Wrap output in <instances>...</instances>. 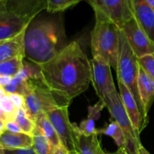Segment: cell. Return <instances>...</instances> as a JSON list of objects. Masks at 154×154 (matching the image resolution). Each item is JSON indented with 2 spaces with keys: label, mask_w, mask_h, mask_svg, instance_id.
Listing matches in <instances>:
<instances>
[{
  "label": "cell",
  "mask_w": 154,
  "mask_h": 154,
  "mask_svg": "<svg viewBox=\"0 0 154 154\" xmlns=\"http://www.w3.org/2000/svg\"><path fill=\"white\" fill-rule=\"evenodd\" d=\"M141 69L154 81V54H148L138 58Z\"/></svg>",
  "instance_id": "obj_26"
},
{
  "label": "cell",
  "mask_w": 154,
  "mask_h": 154,
  "mask_svg": "<svg viewBox=\"0 0 154 154\" xmlns=\"http://www.w3.org/2000/svg\"><path fill=\"white\" fill-rule=\"evenodd\" d=\"M96 23L90 33L93 59L108 63L116 71L120 48V28L99 14H95Z\"/></svg>",
  "instance_id": "obj_3"
},
{
  "label": "cell",
  "mask_w": 154,
  "mask_h": 154,
  "mask_svg": "<svg viewBox=\"0 0 154 154\" xmlns=\"http://www.w3.org/2000/svg\"><path fill=\"white\" fill-rule=\"evenodd\" d=\"M26 28L17 35L0 42V63L17 56H24V35Z\"/></svg>",
  "instance_id": "obj_15"
},
{
  "label": "cell",
  "mask_w": 154,
  "mask_h": 154,
  "mask_svg": "<svg viewBox=\"0 0 154 154\" xmlns=\"http://www.w3.org/2000/svg\"><path fill=\"white\" fill-rule=\"evenodd\" d=\"M10 13L20 18L27 23L34 20L35 17L45 10V0H2Z\"/></svg>",
  "instance_id": "obj_11"
},
{
  "label": "cell",
  "mask_w": 154,
  "mask_h": 154,
  "mask_svg": "<svg viewBox=\"0 0 154 154\" xmlns=\"http://www.w3.org/2000/svg\"><path fill=\"white\" fill-rule=\"evenodd\" d=\"M138 89L144 119L148 123V113L154 102V81L139 66Z\"/></svg>",
  "instance_id": "obj_14"
},
{
  "label": "cell",
  "mask_w": 154,
  "mask_h": 154,
  "mask_svg": "<svg viewBox=\"0 0 154 154\" xmlns=\"http://www.w3.org/2000/svg\"><path fill=\"white\" fill-rule=\"evenodd\" d=\"M6 94H7V93L5 91L4 88H3L2 87H0V97H2V96H5V95Z\"/></svg>",
  "instance_id": "obj_37"
},
{
  "label": "cell",
  "mask_w": 154,
  "mask_h": 154,
  "mask_svg": "<svg viewBox=\"0 0 154 154\" xmlns=\"http://www.w3.org/2000/svg\"><path fill=\"white\" fill-rule=\"evenodd\" d=\"M134 17L154 44V11L145 0H131Z\"/></svg>",
  "instance_id": "obj_13"
},
{
  "label": "cell",
  "mask_w": 154,
  "mask_h": 154,
  "mask_svg": "<svg viewBox=\"0 0 154 154\" xmlns=\"http://www.w3.org/2000/svg\"><path fill=\"white\" fill-rule=\"evenodd\" d=\"M0 154H5V149L0 145Z\"/></svg>",
  "instance_id": "obj_38"
},
{
  "label": "cell",
  "mask_w": 154,
  "mask_h": 154,
  "mask_svg": "<svg viewBox=\"0 0 154 154\" xmlns=\"http://www.w3.org/2000/svg\"><path fill=\"white\" fill-rule=\"evenodd\" d=\"M23 96L26 111L34 121L40 114L64 105L42 80L29 79L27 91Z\"/></svg>",
  "instance_id": "obj_5"
},
{
  "label": "cell",
  "mask_w": 154,
  "mask_h": 154,
  "mask_svg": "<svg viewBox=\"0 0 154 154\" xmlns=\"http://www.w3.org/2000/svg\"><path fill=\"white\" fill-rule=\"evenodd\" d=\"M120 29L124 32L128 43L138 58L154 54V44L135 17L126 23Z\"/></svg>",
  "instance_id": "obj_10"
},
{
  "label": "cell",
  "mask_w": 154,
  "mask_h": 154,
  "mask_svg": "<svg viewBox=\"0 0 154 154\" xmlns=\"http://www.w3.org/2000/svg\"><path fill=\"white\" fill-rule=\"evenodd\" d=\"M11 80L12 78H10V77L0 76V87H5L6 85L10 84Z\"/></svg>",
  "instance_id": "obj_30"
},
{
  "label": "cell",
  "mask_w": 154,
  "mask_h": 154,
  "mask_svg": "<svg viewBox=\"0 0 154 154\" xmlns=\"http://www.w3.org/2000/svg\"><path fill=\"white\" fill-rule=\"evenodd\" d=\"M5 131V122L0 120V136H1Z\"/></svg>",
  "instance_id": "obj_32"
},
{
  "label": "cell",
  "mask_w": 154,
  "mask_h": 154,
  "mask_svg": "<svg viewBox=\"0 0 154 154\" xmlns=\"http://www.w3.org/2000/svg\"><path fill=\"white\" fill-rule=\"evenodd\" d=\"M104 108H105V104L102 100H99L94 105L88 107V116L85 120H82L79 125V129L83 135L90 136L96 134L95 122L99 119Z\"/></svg>",
  "instance_id": "obj_17"
},
{
  "label": "cell",
  "mask_w": 154,
  "mask_h": 154,
  "mask_svg": "<svg viewBox=\"0 0 154 154\" xmlns=\"http://www.w3.org/2000/svg\"><path fill=\"white\" fill-rule=\"evenodd\" d=\"M5 129L7 132H11V133H22L23 132L17 123L14 120L5 121Z\"/></svg>",
  "instance_id": "obj_28"
},
{
  "label": "cell",
  "mask_w": 154,
  "mask_h": 154,
  "mask_svg": "<svg viewBox=\"0 0 154 154\" xmlns=\"http://www.w3.org/2000/svg\"><path fill=\"white\" fill-rule=\"evenodd\" d=\"M14 120L17 123L23 133L32 136L36 129V125L34 120L28 115L25 108L17 110Z\"/></svg>",
  "instance_id": "obj_22"
},
{
  "label": "cell",
  "mask_w": 154,
  "mask_h": 154,
  "mask_svg": "<svg viewBox=\"0 0 154 154\" xmlns=\"http://www.w3.org/2000/svg\"><path fill=\"white\" fill-rule=\"evenodd\" d=\"M69 44L60 18L32 20L24 35V58L36 65L47 63Z\"/></svg>",
  "instance_id": "obj_2"
},
{
  "label": "cell",
  "mask_w": 154,
  "mask_h": 154,
  "mask_svg": "<svg viewBox=\"0 0 154 154\" xmlns=\"http://www.w3.org/2000/svg\"><path fill=\"white\" fill-rule=\"evenodd\" d=\"M0 145L8 150H18L32 147L33 137L23 133H11L5 131L0 136Z\"/></svg>",
  "instance_id": "obj_16"
},
{
  "label": "cell",
  "mask_w": 154,
  "mask_h": 154,
  "mask_svg": "<svg viewBox=\"0 0 154 154\" xmlns=\"http://www.w3.org/2000/svg\"><path fill=\"white\" fill-rule=\"evenodd\" d=\"M69 106L59 107L46 114L54 126L62 145L69 152V154H77L81 132L79 126L69 120Z\"/></svg>",
  "instance_id": "obj_7"
},
{
  "label": "cell",
  "mask_w": 154,
  "mask_h": 154,
  "mask_svg": "<svg viewBox=\"0 0 154 154\" xmlns=\"http://www.w3.org/2000/svg\"><path fill=\"white\" fill-rule=\"evenodd\" d=\"M35 123L36 128L47 138L53 148L56 149L62 145L57 132L46 114H42L38 116L35 119Z\"/></svg>",
  "instance_id": "obj_18"
},
{
  "label": "cell",
  "mask_w": 154,
  "mask_h": 154,
  "mask_svg": "<svg viewBox=\"0 0 154 154\" xmlns=\"http://www.w3.org/2000/svg\"><path fill=\"white\" fill-rule=\"evenodd\" d=\"M77 154H111L102 149L97 134L86 136L82 133L79 137V147Z\"/></svg>",
  "instance_id": "obj_19"
},
{
  "label": "cell",
  "mask_w": 154,
  "mask_h": 154,
  "mask_svg": "<svg viewBox=\"0 0 154 154\" xmlns=\"http://www.w3.org/2000/svg\"><path fill=\"white\" fill-rule=\"evenodd\" d=\"M5 154H36L32 147L18 150H8L5 149Z\"/></svg>",
  "instance_id": "obj_29"
},
{
  "label": "cell",
  "mask_w": 154,
  "mask_h": 154,
  "mask_svg": "<svg viewBox=\"0 0 154 154\" xmlns=\"http://www.w3.org/2000/svg\"><path fill=\"white\" fill-rule=\"evenodd\" d=\"M96 134L98 135L103 134V135H108L113 138L114 142L117 145L118 148L123 149L125 145V138L123 132L121 128L119 126L117 122L115 120H112L104 128L96 129Z\"/></svg>",
  "instance_id": "obj_20"
},
{
  "label": "cell",
  "mask_w": 154,
  "mask_h": 154,
  "mask_svg": "<svg viewBox=\"0 0 154 154\" xmlns=\"http://www.w3.org/2000/svg\"><path fill=\"white\" fill-rule=\"evenodd\" d=\"M105 108H108L113 120L117 122L121 128L125 138L123 150L128 154H137L142 146L140 140V135L134 129L132 123L125 110L120 93L114 92L103 100Z\"/></svg>",
  "instance_id": "obj_6"
},
{
  "label": "cell",
  "mask_w": 154,
  "mask_h": 154,
  "mask_svg": "<svg viewBox=\"0 0 154 154\" xmlns=\"http://www.w3.org/2000/svg\"><path fill=\"white\" fill-rule=\"evenodd\" d=\"M138 71L139 63L138 57L128 43L124 32L120 29V48L116 69L117 80L121 81L132 93L144 116L138 89Z\"/></svg>",
  "instance_id": "obj_4"
},
{
  "label": "cell",
  "mask_w": 154,
  "mask_h": 154,
  "mask_svg": "<svg viewBox=\"0 0 154 154\" xmlns=\"http://www.w3.org/2000/svg\"><path fill=\"white\" fill-rule=\"evenodd\" d=\"M0 108L5 113V114L7 117L8 120L14 119L17 109L15 108L14 104L12 103L8 94H6L0 97Z\"/></svg>",
  "instance_id": "obj_25"
},
{
  "label": "cell",
  "mask_w": 154,
  "mask_h": 154,
  "mask_svg": "<svg viewBox=\"0 0 154 154\" xmlns=\"http://www.w3.org/2000/svg\"><path fill=\"white\" fill-rule=\"evenodd\" d=\"M0 120H3V121H5V122L7 121L8 120L7 117H6V115L5 114V113L3 112L1 108H0Z\"/></svg>",
  "instance_id": "obj_34"
},
{
  "label": "cell",
  "mask_w": 154,
  "mask_h": 154,
  "mask_svg": "<svg viewBox=\"0 0 154 154\" xmlns=\"http://www.w3.org/2000/svg\"><path fill=\"white\" fill-rule=\"evenodd\" d=\"M24 56L20 55L0 63V76L14 78L22 70Z\"/></svg>",
  "instance_id": "obj_21"
},
{
  "label": "cell",
  "mask_w": 154,
  "mask_h": 154,
  "mask_svg": "<svg viewBox=\"0 0 154 154\" xmlns=\"http://www.w3.org/2000/svg\"><path fill=\"white\" fill-rule=\"evenodd\" d=\"M95 14L108 18L120 29L134 17L131 0H87Z\"/></svg>",
  "instance_id": "obj_8"
},
{
  "label": "cell",
  "mask_w": 154,
  "mask_h": 154,
  "mask_svg": "<svg viewBox=\"0 0 154 154\" xmlns=\"http://www.w3.org/2000/svg\"><path fill=\"white\" fill-rule=\"evenodd\" d=\"M12 103L17 110L25 108V98L23 95L18 93H11L8 94Z\"/></svg>",
  "instance_id": "obj_27"
},
{
  "label": "cell",
  "mask_w": 154,
  "mask_h": 154,
  "mask_svg": "<svg viewBox=\"0 0 154 154\" xmlns=\"http://www.w3.org/2000/svg\"><path fill=\"white\" fill-rule=\"evenodd\" d=\"M91 83L99 100L103 101L114 92L117 91L111 73V66L97 59L91 60Z\"/></svg>",
  "instance_id": "obj_9"
},
{
  "label": "cell",
  "mask_w": 154,
  "mask_h": 154,
  "mask_svg": "<svg viewBox=\"0 0 154 154\" xmlns=\"http://www.w3.org/2000/svg\"><path fill=\"white\" fill-rule=\"evenodd\" d=\"M38 66L42 82L64 105H69L87 91L91 83V60L76 41L69 43L51 60Z\"/></svg>",
  "instance_id": "obj_1"
},
{
  "label": "cell",
  "mask_w": 154,
  "mask_h": 154,
  "mask_svg": "<svg viewBox=\"0 0 154 154\" xmlns=\"http://www.w3.org/2000/svg\"><path fill=\"white\" fill-rule=\"evenodd\" d=\"M82 0H45V10L51 14L64 11Z\"/></svg>",
  "instance_id": "obj_24"
},
{
  "label": "cell",
  "mask_w": 154,
  "mask_h": 154,
  "mask_svg": "<svg viewBox=\"0 0 154 154\" xmlns=\"http://www.w3.org/2000/svg\"><path fill=\"white\" fill-rule=\"evenodd\" d=\"M117 81H118V87L120 90L119 93L120 95L125 110L132 122L135 130L140 135L148 123H147L144 120V116L132 93L121 81L117 80Z\"/></svg>",
  "instance_id": "obj_12"
},
{
  "label": "cell",
  "mask_w": 154,
  "mask_h": 154,
  "mask_svg": "<svg viewBox=\"0 0 154 154\" xmlns=\"http://www.w3.org/2000/svg\"><path fill=\"white\" fill-rule=\"evenodd\" d=\"M32 137V148L36 154H54V149L37 128L35 130Z\"/></svg>",
  "instance_id": "obj_23"
},
{
  "label": "cell",
  "mask_w": 154,
  "mask_h": 154,
  "mask_svg": "<svg viewBox=\"0 0 154 154\" xmlns=\"http://www.w3.org/2000/svg\"><path fill=\"white\" fill-rule=\"evenodd\" d=\"M137 154H150V153H149V152L146 150L145 147H144V146L142 145L139 149H138Z\"/></svg>",
  "instance_id": "obj_33"
},
{
  "label": "cell",
  "mask_w": 154,
  "mask_h": 154,
  "mask_svg": "<svg viewBox=\"0 0 154 154\" xmlns=\"http://www.w3.org/2000/svg\"><path fill=\"white\" fill-rule=\"evenodd\" d=\"M145 1L147 3V5L151 8L152 10L154 11V0H145Z\"/></svg>",
  "instance_id": "obj_35"
},
{
  "label": "cell",
  "mask_w": 154,
  "mask_h": 154,
  "mask_svg": "<svg viewBox=\"0 0 154 154\" xmlns=\"http://www.w3.org/2000/svg\"><path fill=\"white\" fill-rule=\"evenodd\" d=\"M111 154H128V153H126V151H125V150H123V149L118 148V150H117V151L114 152V153H111Z\"/></svg>",
  "instance_id": "obj_36"
},
{
  "label": "cell",
  "mask_w": 154,
  "mask_h": 154,
  "mask_svg": "<svg viewBox=\"0 0 154 154\" xmlns=\"http://www.w3.org/2000/svg\"><path fill=\"white\" fill-rule=\"evenodd\" d=\"M54 154H69V152L63 145H60L54 149Z\"/></svg>",
  "instance_id": "obj_31"
}]
</instances>
